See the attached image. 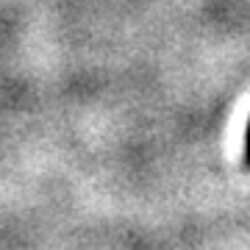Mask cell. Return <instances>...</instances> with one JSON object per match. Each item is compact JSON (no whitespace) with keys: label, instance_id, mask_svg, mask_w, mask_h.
<instances>
[{"label":"cell","instance_id":"6da1fadb","mask_svg":"<svg viewBox=\"0 0 250 250\" xmlns=\"http://www.w3.org/2000/svg\"><path fill=\"white\" fill-rule=\"evenodd\" d=\"M245 164L250 167V123H248V131H245Z\"/></svg>","mask_w":250,"mask_h":250}]
</instances>
